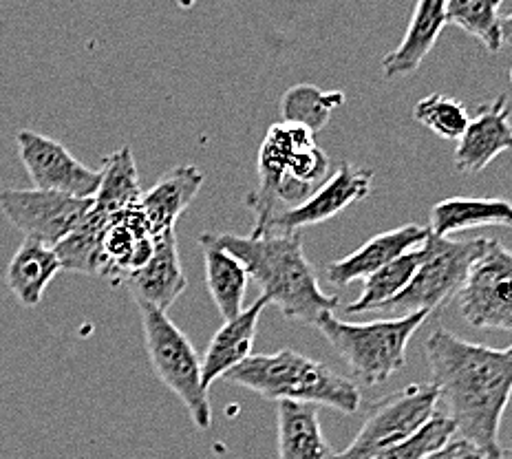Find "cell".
Instances as JSON below:
<instances>
[{"label":"cell","mask_w":512,"mask_h":459,"mask_svg":"<svg viewBox=\"0 0 512 459\" xmlns=\"http://www.w3.org/2000/svg\"><path fill=\"white\" fill-rule=\"evenodd\" d=\"M431 384L444 402V415L457 440L486 459H501V418L512 396V354L508 349L475 345L444 327H435L424 343Z\"/></svg>","instance_id":"cell-1"},{"label":"cell","mask_w":512,"mask_h":459,"mask_svg":"<svg viewBox=\"0 0 512 459\" xmlns=\"http://www.w3.org/2000/svg\"><path fill=\"white\" fill-rule=\"evenodd\" d=\"M210 241L237 259L243 270L270 298V305L281 314L303 325L316 323L325 314H334L340 298L320 290L314 265L303 250V239L292 234H265V237H239V234H208Z\"/></svg>","instance_id":"cell-2"},{"label":"cell","mask_w":512,"mask_h":459,"mask_svg":"<svg viewBox=\"0 0 512 459\" xmlns=\"http://www.w3.org/2000/svg\"><path fill=\"white\" fill-rule=\"evenodd\" d=\"M232 384L274 402H301L354 415L362 404L356 382L294 349L259 354L226 373Z\"/></svg>","instance_id":"cell-3"},{"label":"cell","mask_w":512,"mask_h":459,"mask_svg":"<svg viewBox=\"0 0 512 459\" xmlns=\"http://www.w3.org/2000/svg\"><path fill=\"white\" fill-rule=\"evenodd\" d=\"M429 316V312H415L373 323H345L334 314H325L316 323V329L345 360L360 384L378 387L404 367L409 340Z\"/></svg>","instance_id":"cell-4"},{"label":"cell","mask_w":512,"mask_h":459,"mask_svg":"<svg viewBox=\"0 0 512 459\" xmlns=\"http://www.w3.org/2000/svg\"><path fill=\"white\" fill-rule=\"evenodd\" d=\"M142 316L144 343L155 376L175 393L188 409L192 424L199 431H208L212 424V409L208 389L201 380V358L188 336L159 309L137 305Z\"/></svg>","instance_id":"cell-5"},{"label":"cell","mask_w":512,"mask_h":459,"mask_svg":"<svg viewBox=\"0 0 512 459\" xmlns=\"http://www.w3.org/2000/svg\"><path fill=\"white\" fill-rule=\"evenodd\" d=\"M482 245L484 237L460 241L435 237L429 232V237L420 245L422 259L409 287L380 312L400 318L415 312L431 314L444 307L462 290L468 270L482 252Z\"/></svg>","instance_id":"cell-6"},{"label":"cell","mask_w":512,"mask_h":459,"mask_svg":"<svg viewBox=\"0 0 512 459\" xmlns=\"http://www.w3.org/2000/svg\"><path fill=\"white\" fill-rule=\"evenodd\" d=\"M440 404V393L431 382H415L407 389L389 393L373 402L362 429L345 451L334 453L332 459H371L387 448L411 440L418 435Z\"/></svg>","instance_id":"cell-7"},{"label":"cell","mask_w":512,"mask_h":459,"mask_svg":"<svg viewBox=\"0 0 512 459\" xmlns=\"http://www.w3.org/2000/svg\"><path fill=\"white\" fill-rule=\"evenodd\" d=\"M455 301L471 327L512 332V252L504 243L484 239Z\"/></svg>","instance_id":"cell-8"},{"label":"cell","mask_w":512,"mask_h":459,"mask_svg":"<svg viewBox=\"0 0 512 459\" xmlns=\"http://www.w3.org/2000/svg\"><path fill=\"white\" fill-rule=\"evenodd\" d=\"M93 199H78L47 190H18L0 192V212L7 217L25 239L38 241L49 248L67 239L91 215Z\"/></svg>","instance_id":"cell-9"},{"label":"cell","mask_w":512,"mask_h":459,"mask_svg":"<svg viewBox=\"0 0 512 459\" xmlns=\"http://www.w3.org/2000/svg\"><path fill=\"white\" fill-rule=\"evenodd\" d=\"M16 144L36 190L60 192L78 199L95 197L102 173L78 162L62 142L23 128L16 133Z\"/></svg>","instance_id":"cell-10"},{"label":"cell","mask_w":512,"mask_h":459,"mask_svg":"<svg viewBox=\"0 0 512 459\" xmlns=\"http://www.w3.org/2000/svg\"><path fill=\"white\" fill-rule=\"evenodd\" d=\"M371 188L373 173L369 168L343 162L336 173L318 190H314L301 206L276 212L270 219L265 234H272V230H281V234H292L307 226H316V223L334 219L340 212L356 206L358 201L367 199L371 195Z\"/></svg>","instance_id":"cell-11"},{"label":"cell","mask_w":512,"mask_h":459,"mask_svg":"<svg viewBox=\"0 0 512 459\" xmlns=\"http://www.w3.org/2000/svg\"><path fill=\"white\" fill-rule=\"evenodd\" d=\"M155 234L140 206L126 208L109 217L102 234L100 274L111 285H122L153 256Z\"/></svg>","instance_id":"cell-12"},{"label":"cell","mask_w":512,"mask_h":459,"mask_svg":"<svg viewBox=\"0 0 512 459\" xmlns=\"http://www.w3.org/2000/svg\"><path fill=\"white\" fill-rule=\"evenodd\" d=\"M512 151V124L508 98L484 102L477 113L468 120L464 135L457 140L455 148V168L460 173H482L495 159Z\"/></svg>","instance_id":"cell-13"},{"label":"cell","mask_w":512,"mask_h":459,"mask_svg":"<svg viewBox=\"0 0 512 459\" xmlns=\"http://www.w3.org/2000/svg\"><path fill=\"white\" fill-rule=\"evenodd\" d=\"M122 285L131 292L137 305L168 312L188 287V279L179 261L177 234L166 232L157 237L151 259L146 261L144 268L126 276Z\"/></svg>","instance_id":"cell-14"},{"label":"cell","mask_w":512,"mask_h":459,"mask_svg":"<svg viewBox=\"0 0 512 459\" xmlns=\"http://www.w3.org/2000/svg\"><path fill=\"white\" fill-rule=\"evenodd\" d=\"M426 237H429V228H422L418 223H407V226H400L396 230L380 232L367 243H362L358 250L345 256V259L329 263L327 279L329 283L343 287L358 279H367L373 272L382 270L384 265L400 259L402 254L420 248Z\"/></svg>","instance_id":"cell-15"},{"label":"cell","mask_w":512,"mask_h":459,"mask_svg":"<svg viewBox=\"0 0 512 459\" xmlns=\"http://www.w3.org/2000/svg\"><path fill=\"white\" fill-rule=\"evenodd\" d=\"M268 305L270 298L261 294L237 318L226 320L219 332L212 336L206 354L201 358V380L206 389L219 378H226V373L237 369L243 360L252 356L256 329H259V320Z\"/></svg>","instance_id":"cell-16"},{"label":"cell","mask_w":512,"mask_h":459,"mask_svg":"<svg viewBox=\"0 0 512 459\" xmlns=\"http://www.w3.org/2000/svg\"><path fill=\"white\" fill-rule=\"evenodd\" d=\"M201 186H204V173L192 164H179L159 177L153 188L142 192L140 208L151 223L155 237L175 232L179 217L195 201Z\"/></svg>","instance_id":"cell-17"},{"label":"cell","mask_w":512,"mask_h":459,"mask_svg":"<svg viewBox=\"0 0 512 459\" xmlns=\"http://www.w3.org/2000/svg\"><path fill=\"white\" fill-rule=\"evenodd\" d=\"M446 25V3H418L413 9L400 47L382 58V73L387 80L411 76L429 56Z\"/></svg>","instance_id":"cell-18"},{"label":"cell","mask_w":512,"mask_h":459,"mask_svg":"<svg viewBox=\"0 0 512 459\" xmlns=\"http://www.w3.org/2000/svg\"><path fill=\"white\" fill-rule=\"evenodd\" d=\"M276 444L279 459H332L334 455L312 404L276 402Z\"/></svg>","instance_id":"cell-19"},{"label":"cell","mask_w":512,"mask_h":459,"mask_svg":"<svg viewBox=\"0 0 512 459\" xmlns=\"http://www.w3.org/2000/svg\"><path fill=\"white\" fill-rule=\"evenodd\" d=\"M486 226L512 228L510 201L495 197H451L435 204L429 217V232L446 239Z\"/></svg>","instance_id":"cell-20"},{"label":"cell","mask_w":512,"mask_h":459,"mask_svg":"<svg viewBox=\"0 0 512 459\" xmlns=\"http://www.w3.org/2000/svg\"><path fill=\"white\" fill-rule=\"evenodd\" d=\"M60 270L62 265L56 250L25 239L7 265L5 281L18 305L36 307Z\"/></svg>","instance_id":"cell-21"},{"label":"cell","mask_w":512,"mask_h":459,"mask_svg":"<svg viewBox=\"0 0 512 459\" xmlns=\"http://www.w3.org/2000/svg\"><path fill=\"white\" fill-rule=\"evenodd\" d=\"M201 248L206 261V285L212 303L217 305L219 314L232 320L245 309V290H248V272L234 259L232 254L221 250L210 241L208 234H201Z\"/></svg>","instance_id":"cell-22"},{"label":"cell","mask_w":512,"mask_h":459,"mask_svg":"<svg viewBox=\"0 0 512 459\" xmlns=\"http://www.w3.org/2000/svg\"><path fill=\"white\" fill-rule=\"evenodd\" d=\"M100 173V188L93 197L95 210L106 217H113L126 208L140 206L144 190L140 186V173H137L131 146H124L120 151L104 157Z\"/></svg>","instance_id":"cell-23"},{"label":"cell","mask_w":512,"mask_h":459,"mask_svg":"<svg viewBox=\"0 0 512 459\" xmlns=\"http://www.w3.org/2000/svg\"><path fill=\"white\" fill-rule=\"evenodd\" d=\"M420 259H422V248H415L407 254H402L400 259L384 265L382 270L367 276L365 285H362V294L354 303H349L345 307V312L349 316L380 312L384 305L396 301V298L409 287L415 272H418Z\"/></svg>","instance_id":"cell-24"},{"label":"cell","mask_w":512,"mask_h":459,"mask_svg":"<svg viewBox=\"0 0 512 459\" xmlns=\"http://www.w3.org/2000/svg\"><path fill=\"white\" fill-rule=\"evenodd\" d=\"M345 104L343 91H320L314 84H296L281 98V115L285 124L303 126L318 135L327 126L334 109Z\"/></svg>","instance_id":"cell-25"},{"label":"cell","mask_w":512,"mask_h":459,"mask_svg":"<svg viewBox=\"0 0 512 459\" xmlns=\"http://www.w3.org/2000/svg\"><path fill=\"white\" fill-rule=\"evenodd\" d=\"M109 217L91 208V215L84 219L78 230H73L67 239H62L56 248L60 265L64 272L78 274H100V252H102V234Z\"/></svg>","instance_id":"cell-26"},{"label":"cell","mask_w":512,"mask_h":459,"mask_svg":"<svg viewBox=\"0 0 512 459\" xmlns=\"http://www.w3.org/2000/svg\"><path fill=\"white\" fill-rule=\"evenodd\" d=\"M501 0H451L446 3V23L457 25L466 34L477 38L490 53H499L504 47L501 36Z\"/></svg>","instance_id":"cell-27"},{"label":"cell","mask_w":512,"mask_h":459,"mask_svg":"<svg viewBox=\"0 0 512 459\" xmlns=\"http://www.w3.org/2000/svg\"><path fill=\"white\" fill-rule=\"evenodd\" d=\"M413 117L415 122H420L446 142L460 140L468 126V120H471L466 104L444 93H433L422 98L415 104Z\"/></svg>","instance_id":"cell-28"},{"label":"cell","mask_w":512,"mask_h":459,"mask_svg":"<svg viewBox=\"0 0 512 459\" xmlns=\"http://www.w3.org/2000/svg\"><path fill=\"white\" fill-rule=\"evenodd\" d=\"M451 440H455V426L444 413L437 411L418 435H413L407 442L387 448V451H382L371 459H426L435 451L444 448Z\"/></svg>","instance_id":"cell-29"},{"label":"cell","mask_w":512,"mask_h":459,"mask_svg":"<svg viewBox=\"0 0 512 459\" xmlns=\"http://www.w3.org/2000/svg\"><path fill=\"white\" fill-rule=\"evenodd\" d=\"M451 459H486V457L479 455L473 446H468L466 442L457 440L455 437V451H453Z\"/></svg>","instance_id":"cell-30"},{"label":"cell","mask_w":512,"mask_h":459,"mask_svg":"<svg viewBox=\"0 0 512 459\" xmlns=\"http://www.w3.org/2000/svg\"><path fill=\"white\" fill-rule=\"evenodd\" d=\"M453 451H455V440H451L444 448H440V451H435L433 455H429L426 459H451Z\"/></svg>","instance_id":"cell-31"},{"label":"cell","mask_w":512,"mask_h":459,"mask_svg":"<svg viewBox=\"0 0 512 459\" xmlns=\"http://www.w3.org/2000/svg\"><path fill=\"white\" fill-rule=\"evenodd\" d=\"M501 36H504V42L512 47V14L501 18Z\"/></svg>","instance_id":"cell-32"},{"label":"cell","mask_w":512,"mask_h":459,"mask_svg":"<svg viewBox=\"0 0 512 459\" xmlns=\"http://www.w3.org/2000/svg\"><path fill=\"white\" fill-rule=\"evenodd\" d=\"M508 459H512V444H510V451H508Z\"/></svg>","instance_id":"cell-33"},{"label":"cell","mask_w":512,"mask_h":459,"mask_svg":"<svg viewBox=\"0 0 512 459\" xmlns=\"http://www.w3.org/2000/svg\"><path fill=\"white\" fill-rule=\"evenodd\" d=\"M510 82H512V69H510Z\"/></svg>","instance_id":"cell-34"},{"label":"cell","mask_w":512,"mask_h":459,"mask_svg":"<svg viewBox=\"0 0 512 459\" xmlns=\"http://www.w3.org/2000/svg\"><path fill=\"white\" fill-rule=\"evenodd\" d=\"M508 351H510V354H512V345H510V347H508Z\"/></svg>","instance_id":"cell-35"}]
</instances>
